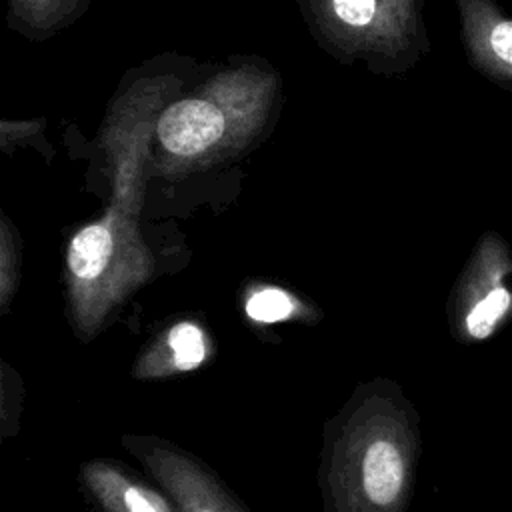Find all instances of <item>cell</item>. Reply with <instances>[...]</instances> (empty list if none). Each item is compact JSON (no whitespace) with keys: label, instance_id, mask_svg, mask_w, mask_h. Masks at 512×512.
Here are the masks:
<instances>
[{"label":"cell","instance_id":"cell-1","mask_svg":"<svg viewBox=\"0 0 512 512\" xmlns=\"http://www.w3.org/2000/svg\"><path fill=\"white\" fill-rule=\"evenodd\" d=\"M418 444L416 414L402 390L386 378L360 384L324 430V512H404Z\"/></svg>","mask_w":512,"mask_h":512},{"label":"cell","instance_id":"cell-2","mask_svg":"<svg viewBox=\"0 0 512 512\" xmlns=\"http://www.w3.org/2000/svg\"><path fill=\"white\" fill-rule=\"evenodd\" d=\"M154 260L122 204L78 228L66 244L64 294L74 334L88 342L140 288Z\"/></svg>","mask_w":512,"mask_h":512},{"label":"cell","instance_id":"cell-3","mask_svg":"<svg viewBox=\"0 0 512 512\" xmlns=\"http://www.w3.org/2000/svg\"><path fill=\"white\" fill-rule=\"evenodd\" d=\"M122 446L172 496L180 512H248L212 468L178 444L150 434H124Z\"/></svg>","mask_w":512,"mask_h":512},{"label":"cell","instance_id":"cell-4","mask_svg":"<svg viewBox=\"0 0 512 512\" xmlns=\"http://www.w3.org/2000/svg\"><path fill=\"white\" fill-rule=\"evenodd\" d=\"M468 64L512 92V12L500 0H454Z\"/></svg>","mask_w":512,"mask_h":512},{"label":"cell","instance_id":"cell-5","mask_svg":"<svg viewBox=\"0 0 512 512\" xmlns=\"http://www.w3.org/2000/svg\"><path fill=\"white\" fill-rule=\"evenodd\" d=\"M78 478L98 512H180L162 486L116 460L92 458L80 466Z\"/></svg>","mask_w":512,"mask_h":512},{"label":"cell","instance_id":"cell-6","mask_svg":"<svg viewBox=\"0 0 512 512\" xmlns=\"http://www.w3.org/2000/svg\"><path fill=\"white\" fill-rule=\"evenodd\" d=\"M226 132V116L218 104L206 98L172 102L158 118L160 146L178 160H196L208 154Z\"/></svg>","mask_w":512,"mask_h":512},{"label":"cell","instance_id":"cell-7","mask_svg":"<svg viewBox=\"0 0 512 512\" xmlns=\"http://www.w3.org/2000/svg\"><path fill=\"white\" fill-rule=\"evenodd\" d=\"M208 330L190 318L160 330L138 354L132 376L138 380H164L188 374L206 364L210 356Z\"/></svg>","mask_w":512,"mask_h":512},{"label":"cell","instance_id":"cell-8","mask_svg":"<svg viewBox=\"0 0 512 512\" xmlns=\"http://www.w3.org/2000/svg\"><path fill=\"white\" fill-rule=\"evenodd\" d=\"M486 248L488 262H476L466 280L462 282V290L456 296V326L462 330V334L470 340H484L488 338L496 324L504 318V314L510 308V294L504 286L496 284V278L492 284H488L492 276V234H486L482 240Z\"/></svg>","mask_w":512,"mask_h":512},{"label":"cell","instance_id":"cell-9","mask_svg":"<svg viewBox=\"0 0 512 512\" xmlns=\"http://www.w3.org/2000/svg\"><path fill=\"white\" fill-rule=\"evenodd\" d=\"M244 314L254 324H276L294 318H304L306 308L286 288L276 284H256L244 300Z\"/></svg>","mask_w":512,"mask_h":512},{"label":"cell","instance_id":"cell-10","mask_svg":"<svg viewBox=\"0 0 512 512\" xmlns=\"http://www.w3.org/2000/svg\"><path fill=\"white\" fill-rule=\"evenodd\" d=\"M22 276V244L20 234L8 216H2L0 228V312L8 314L18 292Z\"/></svg>","mask_w":512,"mask_h":512},{"label":"cell","instance_id":"cell-11","mask_svg":"<svg viewBox=\"0 0 512 512\" xmlns=\"http://www.w3.org/2000/svg\"><path fill=\"white\" fill-rule=\"evenodd\" d=\"M2 402H0V414H2V438H10L18 432V418L22 410V398H24V386L16 370L2 360Z\"/></svg>","mask_w":512,"mask_h":512}]
</instances>
